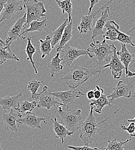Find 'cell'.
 I'll return each instance as SVG.
<instances>
[{
  "label": "cell",
  "instance_id": "obj_1",
  "mask_svg": "<svg viewBox=\"0 0 135 150\" xmlns=\"http://www.w3.org/2000/svg\"><path fill=\"white\" fill-rule=\"evenodd\" d=\"M122 108H119L107 118L99 122H97L93 113L94 107L91 106L87 117L85 121H83L79 129V137L83 142L85 145L89 146L92 143L96 142L101 135V132L99 129V127L104 122L108 121L117 112H118Z\"/></svg>",
  "mask_w": 135,
  "mask_h": 150
},
{
  "label": "cell",
  "instance_id": "obj_2",
  "mask_svg": "<svg viewBox=\"0 0 135 150\" xmlns=\"http://www.w3.org/2000/svg\"><path fill=\"white\" fill-rule=\"evenodd\" d=\"M102 69H88L74 65L71 71L61 79L70 88H77L93 76H99Z\"/></svg>",
  "mask_w": 135,
  "mask_h": 150
},
{
  "label": "cell",
  "instance_id": "obj_3",
  "mask_svg": "<svg viewBox=\"0 0 135 150\" xmlns=\"http://www.w3.org/2000/svg\"><path fill=\"white\" fill-rule=\"evenodd\" d=\"M93 42L90 44V47L87 50L92 54L93 53L94 56L96 57L97 62L99 67V69L103 65L104 61H106L109 62L111 58V54L113 53L114 45H109L106 39L103 40L102 42L99 40L95 41V39H93Z\"/></svg>",
  "mask_w": 135,
  "mask_h": 150
},
{
  "label": "cell",
  "instance_id": "obj_4",
  "mask_svg": "<svg viewBox=\"0 0 135 150\" xmlns=\"http://www.w3.org/2000/svg\"><path fill=\"white\" fill-rule=\"evenodd\" d=\"M57 112L62 117L60 123L64 125L68 129L73 132L79 129L83 122L81 116L82 110L80 109L70 110L69 109L66 111H63L60 106L57 109Z\"/></svg>",
  "mask_w": 135,
  "mask_h": 150
},
{
  "label": "cell",
  "instance_id": "obj_5",
  "mask_svg": "<svg viewBox=\"0 0 135 150\" xmlns=\"http://www.w3.org/2000/svg\"><path fill=\"white\" fill-rule=\"evenodd\" d=\"M24 8L26 9L27 20L24 27L29 25L34 20H40L41 17L45 16L47 10L43 2L38 0H25Z\"/></svg>",
  "mask_w": 135,
  "mask_h": 150
},
{
  "label": "cell",
  "instance_id": "obj_6",
  "mask_svg": "<svg viewBox=\"0 0 135 150\" xmlns=\"http://www.w3.org/2000/svg\"><path fill=\"white\" fill-rule=\"evenodd\" d=\"M60 52L62 53V63L66 66L71 65L77 58L82 56H88L91 58L93 57L87 50L79 49L71 47L67 44L62 49Z\"/></svg>",
  "mask_w": 135,
  "mask_h": 150
},
{
  "label": "cell",
  "instance_id": "obj_7",
  "mask_svg": "<svg viewBox=\"0 0 135 150\" xmlns=\"http://www.w3.org/2000/svg\"><path fill=\"white\" fill-rule=\"evenodd\" d=\"M57 99L58 101L64 105L67 109L72 105L74 101L78 98L82 96H85L86 94L83 93L79 90L77 88H71L69 91H57L51 93Z\"/></svg>",
  "mask_w": 135,
  "mask_h": 150
},
{
  "label": "cell",
  "instance_id": "obj_8",
  "mask_svg": "<svg viewBox=\"0 0 135 150\" xmlns=\"http://www.w3.org/2000/svg\"><path fill=\"white\" fill-rule=\"evenodd\" d=\"M25 0H8L2 12L0 23L6 20H10L16 13L24 8Z\"/></svg>",
  "mask_w": 135,
  "mask_h": 150
},
{
  "label": "cell",
  "instance_id": "obj_9",
  "mask_svg": "<svg viewBox=\"0 0 135 150\" xmlns=\"http://www.w3.org/2000/svg\"><path fill=\"white\" fill-rule=\"evenodd\" d=\"M39 99L38 108H45L50 110L52 107H55L57 105L64 106V105L59 102L58 99L51 94L48 87L46 86L43 87L42 91L39 93Z\"/></svg>",
  "mask_w": 135,
  "mask_h": 150
},
{
  "label": "cell",
  "instance_id": "obj_10",
  "mask_svg": "<svg viewBox=\"0 0 135 150\" xmlns=\"http://www.w3.org/2000/svg\"><path fill=\"white\" fill-rule=\"evenodd\" d=\"M109 68L112 75L115 79H119L121 77L122 75V71L125 69V67L120 59L118 55L117 54V48L113 46V53L111 57V59L109 64L102 66L101 69Z\"/></svg>",
  "mask_w": 135,
  "mask_h": 150
},
{
  "label": "cell",
  "instance_id": "obj_11",
  "mask_svg": "<svg viewBox=\"0 0 135 150\" xmlns=\"http://www.w3.org/2000/svg\"><path fill=\"white\" fill-rule=\"evenodd\" d=\"M134 88V85L128 83H125L123 81H119L114 88L113 91L109 95H107L108 98H110L109 102L111 103L115 99L124 97L129 98L132 95V91Z\"/></svg>",
  "mask_w": 135,
  "mask_h": 150
},
{
  "label": "cell",
  "instance_id": "obj_12",
  "mask_svg": "<svg viewBox=\"0 0 135 150\" xmlns=\"http://www.w3.org/2000/svg\"><path fill=\"white\" fill-rule=\"evenodd\" d=\"M27 20V13H24L21 18L18 19L17 21L11 27L7 33V37L5 40V45L9 43H13L15 40L19 39L20 35L22 29H24V25Z\"/></svg>",
  "mask_w": 135,
  "mask_h": 150
},
{
  "label": "cell",
  "instance_id": "obj_13",
  "mask_svg": "<svg viewBox=\"0 0 135 150\" xmlns=\"http://www.w3.org/2000/svg\"><path fill=\"white\" fill-rule=\"evenodd\" d=\"M22 117L21 112H14L13 109H12L8 112L5 111L2 114V120L4 122L5 128L6 131L10 130L11 131L17 132L18 129L17 127V120Z\"/></svg>",
  "mask_w": 135,
  "mask_h": 150
},
{
  "label": "cell",
  "instance_id": "obj_14",
  "mask_svg": "<svg viewBox=\"0 0 135 150\" xmlns=\"http://www.w3.org/2000/svg\"><path fill=\"white\" fill-rule=\"evenodd\" d=\"M41 122H43L45 124L47 123L44 117H38L32 112L26 113L24 117L20 118L17 121V123L19 124H24L32 128H38L39 129H41L40 125Z\"/></svg>",
  "mask_w": 135,
  "mask_h": 150
},
{
  "label": "cell",
  "instance_id": "obj_15",
  "mask_svg": "<svg viewBox=\"0 0 135 150\" xmlns=\"http://www.w3.org/2000/svg\"><path fill=\"white\" fill-rule=\"evenodd\" d=\"M110 19V9L106 7L105 10L102 12L100 18L97 20L94 28L92 29V39H94L95 38L101 35L104 33V28L105 27L106 24Z\"/></svg>",
  "mask_w": 135,
  "mask_h": 150
},
{
  "label": "cell",
  "instance_id": "obj_16",
  "mask_svg": "<svg viewBox=\"0 0 135 150\" xmlns=\"http://www.w3.org/2000/svg\"><path fill=\"white\" fill-rule=\"evenodd\" d=\"M22 96V93L15 96H6L4 98H0V105L2 109L5 111H10L12 109L18 110L19 109V99Z\"/></svg>",
  "mask_w": 135,
  "mask_h": 150
},
{
  "label": "cell",
  "instance_id": "obj_17",
  "mask_svg": "<svg viewBox=\"0 0 135 150\" xmlns=\"http://www.w3.org/2000/svg\"><path fill=\"white\" fill-rule=\"evenodd\" d=\"M51 120L53 123V129L55 133V138L60 139L62 144L64 143L66 137H70L74 134V132L70 131L64 125L60 123V122H59L57 117H55L54 120L51 119Z\"/></svg>",
  "mask_w": 135,
  "mask_h": 150
},
{
  "label": "cell",
  "instance_id": "obj_18",
  "mask_svg": "<svg viewBox=\"0 0 135 150\" xmlns=\"http://www.w3.org/2000/svg\"><path fill=\"white\" fill-rule=\"evenodd\" d=\"M98 12V11H97L96 12L91 13L86 16H81V21L78 27V30L80 34H86L89 31H92L93 23L96 18L97 13Z\"/></svg>",
  "mask_w": 135,
  "mask_h": 150
},
{
  "label": "cell",
  "instance_id": "obj_19",
  "mask_svg": "<svg viewBox=\"0 0 135 150\" xmlns=\"http://www.w3.org/2000/svg\"><path fill=\"white\" fill-rule=\"evenodd\" d=\"M121 50L120 51H117V54L119 57L120 59L124 64L125 70V75L127 77L128 74L129 65L132 61H134L135 55L129 52L126 46V44L121 43Z\"/></svg>",
  "mask_w": 135,
  "mask_h": 150
},
{
  "label": "cell",
  "instance_id": "obj_20",
  "mask_svg": "<svg viewBox=\"0 0 135 150\" xmlns=\"http://www.w3.org/2000/svg\"><path fill=\"white\" fill-rule=\"evenodd\" d=\"M73 20H71L70 21H69L67 25L64 28L61 40L59 42V44L57 47V52H60L62 49L71 40L73 37Z\"/></svg>",
  "mask_w": 135,
  "mask_h": 150
},
{
  "label": "cell",
  "instance_id": "obj_21",
  "mask_svg": "<svg viewBox=\"0 0 135 150\" xmlns=\"http://www.w3.org/2000/svg\"><path fill=\"white\" fill-rule=\"evenodd\" d=\"M12 43H9L5 47L0 45V65L3 64L8 59H13L17 61H19L20 59L16 56L11 50L10 45Z\"/></svg>",
  "mask_w": 135,
  "mask_h": 150
},
{
  "label": "cell",
  "instance_id": "obj_22",
  "mask_svg": "<svg viewBox=\"0 0 135 150\" xmlns=\"http://www.w3.org/2000/svg\"><path fill=\"white\" fill-rule=\"evenodd\" d=\"M62 58L60 57V52H58L51 61L48 64V68L50 72L51 77H54L55 74L60 72L63 69V66L61 65Z\"/></svg>",
  "mask_w": 135,
  "mask_h": 150
},
{
  "label": "cell",
  "instance_id": "obj_23",
  "mask_svg": "<svg viewBox=\"0 0 135 150\" xmlns=\"http://www.w3.org/2000/svg\"><path fill=\"white\" fill-rule=\"evenodd\" d=\"M47 24V20L44 18L43 20H34L30 23L29 28L24 30V31L20 34V37L23 36L27 33L32 32H41L46 27Z\"/></svg>",
  "mask_w": 135,
  "mask_h": 150
},
{
  "label": "cell",
  "instance_id": "obj_24",
  "mask_svg": "<svg viewBox=\"0 0 135 150\" xmlns=\"http://www.w3.org/2000/svg\"><path fill=\"white\" fill-rule=\"evenodd\" d=\"M22 39H27V46L25 47V52L26 54H27V60H29L32 64V65L34 69L35 72L36 74H38V71L37 70V68L35 66V62L33 59V56L34 55V54L36 53V49L35 47V46H34V44H32L31 39L33 37H21Z\"/></svg>",
  "mask_w": 135,
  "mask_h": 150
},
{
  "label": "cell",
  "instance_id": "obj_25",
  "mask_svg": "<svg viewBox=\"0 0 135 150\" xmlns=\"http://www.w3.org/2000/svg\"><path fill=\"white\" fill-rule=\"evenodd\" d=\"M93 101L90 103V106H93L94 108H96L95 112L101 114L102 109L106 106H112L111 103L108 99L106 94H103L101 96L97 99H93Z\"/></svg>",
  "mask_w": 135,
  "mask_h": 150
},
{
  "label": "cell",
  "instance_id": "obj_26",
  "mask_svg": "<svg viewBox=\"0 0 135 150\" xmlns=\"http://www.w3.org/2000/svg\"><path fill=\"white\" fill-rule=\"evenodd\" d=\"M52 36L51 35H48L45 40L40 39L39 42L40 43V50L41 54V58H44L46 56H50L52 49L51 46L52 42Z\"/></svg>",
  "mask_w": 135,
  "mask_h": 150
},
{
  "label": "cell",
  "instance_id": "obj_27",
  "mask_svg": "<svg viewBox=\"0 0 135 150\" xmlns=\"http://www.w3.org/2000/svg\"><path fill=\"white\" fill-rule=\"evenodd\" d=\"M115 20H109L106 24L105 28H106V31L103 35V37L105 39L111 41L117 40L118 34L115 29Z\"/></svg>",
  "mask_w": 135,
  "mask_h": 150
},
{
  "label": "cell",
  "instance_id": "obj_28",
  "mask_svg": "<svg viewBox=\"0 0 135 150\" xmlns=\"http://www.w3.org/2000/svg\"><path fill=\"white\" fill-rule=\"evenodd\" d=\"M69 23V19H66L58 27V28L55 30L54 32L51 33V36H52V42H51V46L52 48L54 49L55 46L58 44V43L60 41L61 38L62 37V35L63 34L64 30L66 25H67Z\"/></svg>",
  "mask_w": 135,
  "mask_h": 150
},
{
  "label": "cell",
  "instance_id": "obj_29",
  "mask_svg": "<svg viewBox=\"0 0 135 150\" xmlns=\"http://www.w3.org/2000/svg\"><path fill=\"white\" fill-rule=\"evenodd\" d=\"M58 4L59 7L62 9V13H67L69 15V21H70L71 18V14L73 11V4L71 0H55Z\"/></svg>",
  "mask_w": 135,
  "mask_h": 150
},
{
  "label": "cell",
  "instance_id": "obj_30",
  "mask_svg": "<svg viewBox=\"0 0 135 150\" xmlns=\"http://www.w3.org/2000/svg\"><path fill=\"white\" fill-rule=\"evenodd\" d=\"M43 83L36 80H32L28 83V90L31 93V98L32 99H38L39 98V93H38L40 85Z\"/></svg>",
  "mask_w": 135,
  "mask_h": 150
},
{
  "label": "cell",
  "instance_id": "obj_31",
  "mask_svg": "<svg viewBox=\"0 0 135 150\" xmlns=\"http://www.w3.org/2000/svg\"><path fill=\"white\" fill-rule=\"evenodd\" d=\"M36 107H38V103L36 101L30 102L28 100H25L20 103L19 109L18 110L21 113H29L32 112Z\"/></svg>",
  "mask_w": 135,
  "mask_h": 150
},
{
  "label": "cell",
  "instance_id": "obj_32",
  "mask_svg": "<svg viewBox=\"0 0 135 150\" xmlns=\"http://www.w3.org/2000/svg\"><path fill=\"white\" fill-rule=\"evenodd\" d=\"M115 29L116 31L118 34V38H117V40L120 42L121 43H125V44H129L132 46H135V44H134L132 42V37L129 36L128 35L123 33L122 32L120 31V26L118 24H117L115 22Z\"/></svg>",
  "mask_w": 135,
  "mask_h": 150
},
{
  "label": "cell",
  "instance_id": "obj_33",
  "mask_svg": "<svg viewBox=\"0 0 135 150\" xmlns=\"http://www.w3.org/2000/svg\"><path fill=\"white\" fill-rule=\"evenodd\" d=\"M131 140V139H128L125 142H117V139L108 140V144L105 149V150H123L125 149L124 146Z\"/></svg>",
  "mask_w": 135,
  "mask_h": 150
},
{
  "label": "cell",
  "instance_id": "obj_34",
  "mask_svg": "<svg viewBox=\"0 0 135 150\" xmlns=\"http://www.w3.org/2000/svg\"><path fill=\"white\" fill-rule=\"evenodd\" d=\"M129 125L128 127H126L123 124L120 125L121 129L123 131H126L128 132L131 135L134 133L135 131V124L134 122H129Z\"/></svg>",
  "mask_w": 135,
  "mask_h": 150
},
{
  "label": "cell",
  "instance_id": "obj_35",
  "mask_svg": "<svg viewBox=\"0 0 135 150\" xmlns=\"http://www.w3.org/2000/svg\"><path fill=\"white\" fill-rule=\"evenodd\" d=\"M68 149H72L74 150H101V149H98L97 147H90L89 146H81V147H77V146H69L67 147Z\"/></svg>",
  "mask_w": 135,
  "mask_h": 150
},
{
  "label": "cell",
  "instance_id": "obj_36",
  "mask_svg": "<svg viewBox=\"0 0 135 150\" xmlns=\"http://www.w3.org/2000/svg\"><path fill=\"white\" fill-rule=\"evenodd\" d=\"M94 91V99H97L99 98L101 95L104 94V90L101 88L99 86H96V89Z\"/></svg>",
  "mask_w": 135,
  "mask_h": 150
},
{
  "label": "cell",
  "instance_id": "obj_37",
  "mask_svg": "<svg viewBox=\"0 0 135 150\" xmlns=\"http://www.w3.org/2000/svg\"><path fill=\"white\" fill-rule=\"evenodd\" d=\"M89 1H90V7H89V9L88 14H90L92 13L94 6H95L96 4H97V3H98L100 1V0H89Z\"/></svg>",
  "mask_w": 135,
  "mask_h": 150
},
{
  "label": "cell",
  "instance_id": "obj_38",
  "mask_svg": "<svg viewBox=\"0 0 135 150\" xmlns=\"http://www.w3.org/2000/svg\"><path fill=\"white\" fill-rule=\"evenodd\" d=\"M86 96L87 98L90 100H93L94 99V90H90L86 94Z\"/></svg>",
  "mask_w": 135,
  "mask_h": 150
},
{
  "label": "cell",
  "instance_id": "obj_39",
  "mask_svg": "<svg viewBox=\"0 0 135 150\" xmlns=\"http://www.w3.org/2000/svg\"><path fill=\"white\" fill-rule=\"evenodd\" d=\"M8 0H0V16H1L2 12L3 11L4 5H5V4L6 2Z\"/></svg>",
  "mask_w": 135,
  "mask_h": 150
},
{
  "label": "cell",
  "instance_id": "obj_40",
  "mask_svg": "<svg viewBox=\"0 0 135 150\" xmlns=\"http://www.w3.org/2000/svg\"><path fill=\"white\" fill-rule=\"evenodd\" d=\"M134 76H135V72H133L129 70L128 74L127 77H134Z\"/></svg>",
  "mask_w": 135,
  "mask_h": 150
},
{
  "label": "cell",
  "instance_id": "obj_41",
  "mask_svg": "<svg viewBox=\"0 0 135 150\" xmlns=\"http://www.w3.org/2000/svg\"><path fill=\"white\" fill-rule=\"evenodd\" d=\"M128 122H134L135 124V117L134 119H131V120H128Z\"/></svg>",
  "mask_w": 135,
  "mask_h": 150
},
{
  "label": "cell",
  "instance_id": "obj_42",
  "mask_svg": "<svg viewBox=\"0 0 135 150\" xmlns=\"http://www.w3.org/2000/svg\"><path fill=\"white\" fill-rule=\"evenodd\" d=\"M0 43H1L2 45H5V42H4L1 38H0Z\"/></svg>",
  "mask_w": 135,
  "mask_h": 150
},
{
  "label": "cell",
  "instance_id": "obj_43",
  "mask_svg": "<svg viewBox=\"0 0 135 150\" xmlns=\"http://www.w3.org/2000/svg\"><path fill=\"white\" fill-rule=\"evenodd\" d=\"M131 136H132V137H135V132H134V134H132V135H131Z\"/></svg>",
  "mask_w": 135,
  "mask_h": 150
},
{
  "label": "cell",
  "instance_id": "obj_44",
  "mask_svg": "<svg viewBox=\"0 0 135 150\" xmlns=\"http://www.w3.org/2000/svg\"><path fill=\"white\" fill-rule=\"evenodd\" d=\"M134 96H135V85H134Z\"/></svg>",
  "mask_w": 135,
  "mask_h": 150
},
{
  "label": "cell",
  "instance_id": "obj_45",
  "mask_svg": "<svg viewBox=\"0 0 135 150\" xmlns=\"http://www.w3.org/2000/svg\"><path fill=\"white\" fill-rule=\"evenodd\" d=\"M0 149H1V147H0Z\"/></svg>",
  "mask_w": 135,
  "mask_h": 150
}]
</instances>
